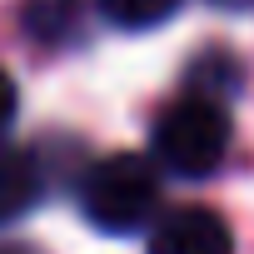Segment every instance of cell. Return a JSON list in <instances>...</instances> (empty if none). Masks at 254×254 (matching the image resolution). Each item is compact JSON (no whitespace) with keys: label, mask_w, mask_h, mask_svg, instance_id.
<instances>
[{"label":"cell","mask_w":254,"mask_h":254,"mask_svg":"<svg viewBox=\"0 0 254 254\" xmlns=\"http://www.w3.org/2000/svg\"><path fill=\"white\" fill-rule=\"evenodd\" d=\"M214 10H229V15H254V0H209Z\"/></svg>","instance_id":"obj_9"},{"label":"cell","mask_w":254,"mask_h":254,"mask_svg":"<svg viewBox=\"0 0 254 254\" xmlns=\"http://www.w3.org/2000/svg\"><path fill=\"white\" fill-rule=\"evenodd\" d=\"M239 85V65L224 55V50H204L190 70V95H209V100H224L229 90Z\"/></svg>","instance_id":"obj_7"},{"label":"cell","mask_w":254,"mask_h":254,"mask_svg":"<svg viewBox=\"0 0 254 254\" xmlns=\"http://www.w3.org/2000/svg\"><path fill=\"white\" fill-rule=\"evenodd\" d=\"M234 140V125L224 100L209 95H180L175 105L160 110L155 130H150V160L160 165V175L175 180H209Z\"/></svg>","instance_id":"obj_2"},{"label":"cell","mask_w":254,"mask_h":254,"mask_svg":"<svg viewBox=\"0 0 254 254\" xmlns=\"http://www.w3.org/2000/svg\"><path fill=\"white\" fill-rule=\"evenodd\" d=\"M20 20L40 45H70L85 25V10H80V0H25Z\"/></svg>","instance_id":"obj_5"},{"label":"cell","mask_w":254,"mask_h":254,"mask_svg":"<svg viewBox=\"0 0 254 254\" xmlns=\"http://www.w3.org/2000/svg\"><path fill=\"white\" fill-rule=\"evenodd\" d=\"M45 199V165L35 150L0 140V229L25 219Z\"/></svg>","instance_id":"obj_4"},{"label":"cell","mask_w":254,"mask_h":254,"mask_svg":"<svg viewBox=\"0 0 254 254\" xmlns=\"http://www.w3.org/2000/svg\"><path fill=\"white\" fill-rule=\"evenodd\" d=\"M165 175L150 155L115 150L105 160H90L80 175V214L100 234H145L160 219Z\"/></svg>","instance_id":"obj_1"},{"label":"cell","mask_w":254,"mask_h":254,"mask_svg":"<svg viewBox=\"0 0 254 254\" xmlns=\"http://www.w3.org/2000/svg\"><path fill=\"white\" fill-rule=\"evenodd\" d=\"M180 5H185V0H95V10H100L110 25H120V30H155V25H165Z\"/></svg>","instance_id":"obj_6"},{"label":"cell","mask_w":254,"mask_h":254,"mask_svg":"<svg viewBox=\"0 0 254 254\" xmlns=\"http://www.w3.org/2000/svg\"><path fill=\"white\" fill-rule=\"evenodd\" d=\"M15 110H20V90H15V80L5 75V65H0V135L10 130V120H15Z\"/></svg>","instance_id":"obj_8"},{"label":"cell","mask_w":254,"mask_h":254,"mask_svg":"<svg viewBox=\"0 0 254 254\" xmlns=\"http://www.w3.org/2000/svg\"><path fill=\"white\" fill-rule=\"evenodd\" d=\"M150 254H234V234L214 209L185 204V209H170L155 219Z\"/></svg>","instance_id":"obj_3"}]
</instances>
